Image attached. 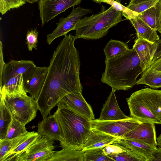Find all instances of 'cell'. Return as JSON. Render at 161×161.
Instances as JSON below:
<instances>
[{"mask_svg": "<svg viewBox=\"0 0 161 161\" xmlns=\"http://www.w3.org/2000/svg\"><path fill=\"white\" fill-rule=\"evenodd\" d=\"M64 36L52 55L44 83L36 100L43 119L66 95L82 93L79 54L74 45L77 38L70 34Z\"/></svg>", "mask_w": 161, "mask_h": 161, "instance_id": "cell-1", "label": "cell"}, {"mask_svg": "<svg viewBox=\"0 0 161 161\" xmlns=\"http://www.w3.org/2000/svg\"><path fill=\"white\" fill-rule=\"evenodd\" d=\"M105 63L101 81L115 91L132 88L136 84L138 77L143 72L139 57L133 48L116 58H105Z\"/></svg>", "mask_w": 161, "mask_h": 161, "instance_id": "cell-2", "label": "cell"}, {"mask_svg": "<svg viewBox=\"0 0 161 161\" xmlns=\"http://www.w3.org/2000/svg\"><path fill=\"white\" fill-rule=\"evenodd\" d=\"M54 114L59 123L64 141L62 148L82 150L90 133L91 120L59 102Z\"/></svg>", "mask_w": 161, "mask_h": 161, "instance_id": "cell-3", "label": "cell"}, {"mask_svg": "<svg viewBox=\"0 0 161 161\" xmlns=\"http://www.w3.org/2000/svg\"><path fill=\"white\" fill-rule=\"evenodd\" d=\"M130 117L142 122L161 124V90L147 88L126 99Z\"/></svg>", "mask_w": 161, "mask_h": 161, "instance_id": "cell-4", "label": "cell"}, {"mask_svg": "<svg viewBox=\"0 0 161 161\" xmlns=\"http://www.w3.org/2000/svg\"><path fill=\"white\" fill-rule=\"evenodd\" d=\"M122 12L112 6L106 9L102 6L101 11L89 17L85 16L77 24L74 30L77 38L97 39L105 36L108 30L123 20Z\"/></svg>", "mask_w": 161, "mask_h": 161, "instance_id": "cell-5", "label": "cell"}, {"mask_svg": "<svg viewBox=\"0 0 161 161\" xmlns=\"http://www.w3.org/2000/svg\"><path fill=\"white\" fill-rule=\"evenodd\" d=\"M27 93L25 89L13 95L0 93L13 117L25 125L35 118L38 110L36 100Z\"/></svg>", "mask_w": 161, "mask_h": 161, "instance_id": "cell-6", "label": "cell"}, {"mask_svg": "<svg viewBox=\"0 0 161 161\" xmlns=\"http://www.w3.org/2000/svg\"><path fill=\"white\" fill-rule=\"evenodd\" d=\"M92 129L121 137L142 122L132 117L121 120H91Z\"/></svg>", "mask_w": 161, "mask_h": 161, "instance_id": "cell-7", "label": "cell"}, {"mask_svg": "<svg viewBox=\"0 0 161 161\" xmlns=\"http://www.w3.org/2000/svg\"><path fill=\"white\" fill-rule=\"evenodd\" d=\"M133 48L139 57L144 71L161 57V39L151 42L137 38Z\"/></svg>", "mask_w": 161, "mask_h": 161, "instance_id": "cell-8", "label": "cell"}, {"mask_svg": "<svg viewBox=\"0 0 161 161\" xmlns=\"http://www.w3.org/2000/svg\"><path fill=\"white\" fill-rule=\"evenodd\" d=\"M54 141L40 136L25 150L17 161H47L56 151Z\"/></svg>", "mask_w": 161, "mask_h": 161, "instance_id": "cell-9", "label": "cell"}, {"mask_svg": "<svg viewBox=\"0 0 161 161\" xmlns=\"http://www.w3.org/2000/svg\"><path fill=\"white\" fill-rule=\"evenodd\" d=\"M73 7L70 14L66 18L62 17L56 23L57 26L54 31L47 36V41L49 45L56 38L65 36L69 31L74 30L78 22L84 16L91 13L92 10L86 9L79 6L76 8Z\"/></svg>", "mask_w": 161, "mask_h": 161, "instance_id": "cell-10", "label": "cell"}, {"mask_svg": "<svg viewBox=\"0 0 161 161\" xmlns=\"http://www.w3.org/2000/svg\"><path fill=\"white\" fill-rule=\"evenodd\" d=\"M36 66L30 60H11L5 63L0 76V87L8 80L16 75H23L24 83H25L32 75Z\"/></svg>", "mask_w": 161, "mask_h": 161, "instance_id": "cell-11", "label": "cell"}, {"mask_svg": "<svg viewBox=\"0 0 161 161\" xmlns=\"http://www.w3.org/2000/svg\"><path fill=\"white\" fill-rule=\"evenodd\" d=\"M81 0H39L38 3L42 27L66 9L80 4Z\"/></svg>", "mask_w": 161, "mask_h": 161, "instance_id": "cell-12", "label": "cell"}, {"mask_svg": "<svg viewBox=\"0 0 161 161\" xmlns=\"http://www.w3.org/2000/svg\"><path fill=\"white\" fill-rule=\"evenodd\" d=\"M121 137L136 140L153 147L158 146L155 124L152 123L142 122Z\"/></svg>", "mask_w": 161, "mask_h": 161, "instance_id": "cell-13", "label": "cell"}, {"mask_svg": "<svg viewBox=\"0 0 161 161\" xmlns=\"http://www.w3.org/2000/svg\"><path fill=\"white\" fill-rule=\"evenodd\" d=\"M59 102L91 120L95 119L92 109L81 93H69L64 97Z\"/></svg>", "mask_w": 161, "mask_h": 161, "instance_id": "cell-14", "label": "cell"}, {"mask_svg": "<svg viewBox=\"0 0 161 161\" xmlns=\"http://www.w3.org/2000/svg\"><path fill=\"white\" fill-rule=\"evenodd\" d=\"M40 136L37 132H28L14 139L12 146L0 161H17V158Z\"/></svg>", "mask_w": 161, "mask_h": 161, "instance_id": "cell-15", "label": "cell"}, {"mask_svg": "<svg viewBox=\"0 0 161 161\" xmlns=\"http://www.w3.org/2000/svg\"><path fill=\"white\" fill-rule=\"evenodd\" d=\"M43 119L38 125L37 132L40 136L62 143L64 141L62 133L55 115H50Z\"/></svg>", "mask_w": 161, "mask_h": 161, "instance_id": "cell-16", "label": "cell"}, {"mask_svg": "<svg viewBox=\"0 0 161 161\" xmlns=\"http://www.w3.org/2000/svg\"><path fill=\"white\" fill-rule=\"evenodd\" d=\"M48 67H36L30 79L24 83L25 91L36 100L44 83Z\"/></svg>", "mask_w": 161, "mask_h": 161, "instance_id": "cell-17", "label": "cell"}, {"mask_svg": "<svg viewBox=\"0 0 161 161\" xmlns=\"http://www.w3.org/2000/svg\"><path fill=\"white\" fill-rule=\"evenodd\" d=\"M115 91L112 90L103 105L100 114V120H115L128 118L120 109L117 103Z\"/></svg>", "mask_w": 161, "mask_h": 161, "instance_id": "cell-18", "label": "cell"}, {"mask_svg": "<svg viewBox=\"0 0 161 161\" xmlns=\"http://www.w3.org/2000/svg\"><path fill=\"white\" fill-rule=\"evenodd\" d=\"M119 138L92 129L81 151L85 152L92 149L104 147L113 143Z\"/></svg>", "mask_w": 161, "mask_h": 161, "instance_id": "cell-19", "label": "cell"}, {"mask_svg": "<svg viewBox=\"0 0 161 161\" xmlns=\"http://www.w3.org/2000/svg\"><path fill=\"white\" fill-rule=\"evenodd\" d=\"M123 145L145 158L147 161H150L153 153L157 147L151 146L136 140L119 137L114 142Z\"/></svg>", "mask_w": 161, "mask_h": 161, "instance_id": "cell-20", "label": "cell"}, {"mask_svg": "<svg viewBox=\"0 0 161 161\" xmlns=\"http://www.w3.org/2000/svg\"><path fill=\"white\" fill-rule=\"evenodd\" d=\"M138 16L152 28L158 31L161 26V0Z\"/></svg>", "mask_w": 161, "mask_h": 161, "instance_id": "cell-21", "label": "cell"}, {"mask_svg": "<svg viewBox=\"0 0 161 161\" xmlns=\"http://www.w3.org/2000/svg\"><path fill=\"white\" fill-rule=\"evenodd\" d=\"M129 20L136 31L138 38H141L151 42H154L159 39L157 31L150 27L138 15Z\"/></svg>", "mask_w": 161, "mask_h": 161, "instance_id": "cell-22", "label": "cell"}, {"mask_svg": "<svg viewBox=\"0 0 161 161\" xmlns=\"http://www.w3.org/2000/svg\"><path fill=\"white\" fill-rule=\"evenodd\" d=\"M84 152L81 150L62 148L56 151L47 161H84Z\"/></svg>", "mask_w": 161, "mask_h": 161, "instance_id": "cell-23", "label": "cell"}, {"mask_svg": "<svg viewBox=\"0 0 161 161\" xmlns=\"http://www.w3.org/2000/svg\"><path fill=\"white\" fill-rule=\"evenodd\" d=\"M136 84L146 85L154 89L161 88V71L148 68L143 72Z\"/></svg>", "mask_w": 161, "mask_h": 161, "instance_id": "cell-24", "label": "cell"}, {"mask_svg": "<svg viewBox=\"0 0 161 161\" xmlns=\"http://www.w3.org/2000/svg\"><path fill=\"white\" fill-rule=\"evenodd\" d=\"M130 49L128 44L119 40L111 39L103 49L106 59H110L125 53Z\"/></svg>", "mask_w": 161, "mask_h": 161, "instance_id": "cell-25", "label": "cell"}, {"mask_svg": "<svg viewBox=\"0 0 161 161\" xmlns=\"http://www.w3.org/2000/svg\"><path fill=\"white\" fill-rule=\"evenodd\" d=\"M0 140L5 139L9 127L12 120V114L6 107L3 97L0 96Z\"/></svg>", "mask_w": 161, "mask_h": 161, "instance_id": "cell-26", "label": "cell"}, {"mask_svg": "<svg viewBox=\"0 0 161 161\" xmlns=\"http://www.w3.org/2000/svg\"><path fill=\"white\" fill-rule=\"evenodd\" d=\"M24 89L23 75L19 74L11 79L0 87V93L7 95H13Z\"/></svg>", "mask_w": 161, "mask_h": 161, "instance_id": "cell-27", "label": "cell"}, {"mask_svg": "<svg viewBox=\"0 0 161 161\" xmlns=\"http://www.w3.org/2000/svg\"><path fill=\"white\" fill-rule=\"evenodd\" d=\"M25 125L13 117L5 139H13L26 134L28 131L26 130Z\"/></svg>", "mask_w": 161, "mask_h": 161, "instance_id": "cell-28", "label": "cell"}, {"mask_svg": "<svg viewBox=\"0 0 161 161\" xmlns=\"http://www.w3.org/2000/svg\"><path fill=\"white\" fill-rule=\"evenodd\" d=\"M104 147L92 149L84 152V161H111L113 159L104 154Z\"/></svg>", "mask_w": 161, "mask_h": 161, "instance_id": "cell-29", "label": "cell"}, {"mask_svg": "<svg viewBox=\"0 0 161 161\" xmlns=\"http://www.w3.org/2000/svg\"><path fill=\"white\" fill-rule=\"evenodd\" d=\"M114 161H147L144 158L136 154L130 149L118 154L108 155Z\"/></svg>", "mask_w": 161, "mask_h": 161, "instance_id": "cell-30", "label": "cell"}, {"mask_svg": "<svg viewBox=\"0 0 161 161\" xmlns=\"http://www.w3.org/2000/svg\"><path fill=\"white\" fill-rule=\"evenodd\" d=\"M25 3L22 0H0V12L3 15L10 9L19 8Z\"/></svg>", "mask_w": 161, "mask_h": 161, "instance_id": "cell-31", "label": "cell"}, {"mask_svg": "<svg viewBox=\"0 0 161 161\" xmlns=\"http://www.w3.org/2000/svg\"><path fill=\"white\" fill-rule=\"evenodd\" d=\"M117 11L122 12L123 16L129 20L137 15L139 13L134 12L121 4L119 0H110L108 3Z\"/></svg>", "mask_w": 161, "mask_h": 161, "instance_id": "cell-32", "label": "cell"}, {"mask_svg": "<svg viewBox=\"0 0 161 161\" xmlns=\"http://www.w3.org/2000/svg\"><path fill=\"white\" fill-rule=\"evenodd\" d=\"M38 34V32L36 29H31L27 31L26 34V44L27 45L29 51L32 52L33 49H36Z\"/></svg>", "mask_w": 161, "mask_h": 161, "instance_id": "cell-33", "label": "cell"}, {"mask_svg": "<svg viewBox=\"0 0 161 161\" xmlns=\"http://www.w3.org/2000/svg\"><path fill=\"white\" fill-rule=\"evenodd\" d=\"M159 0H151L143 1L135 4H129L127 7L130 10L139 14L153 6Z\"/></svg>", "mask_w": 161, "mask_h": 161, "instance_id": "cell-34", "label": "cell"}, {"mask_svg": "<svg viewBox=\"0 0 161 161\" xmlns=\"http://www.w3.org/2000/svg\"><path fill=\"white\" fill-rule=\"evenodd\" d=\"M128 149L125 146L114 142L104 147L103 151L105 154L111 155L118 154L126 151Z\"/></svg>", "mask_w": 161, "mask_h": 161, "instance_id": "cell-35", "label": "cell"}, {"mask_svg": "<svg viewBox=\"0 0 161 161\" xmlns=\"http://www.w3.org/2000/svg\"><path fill=\"white\" fill-rule=\"evenodd\" d=\"M14 139V138L0 140V160L3 157L11 148Z\"/></svg>", "mask_w": 161, "mask_h": 161, "instance_id": "cell-36", "label": "cell"}, {"mask_svg": "<svg viewBox=\"0 0 161 161\" xmlns=\"http://www.w3.org/2000/svg\"><path fill=\"white\" fill-rule=\"evenodd\" d=\"M150 161H161V147H157L152 153Z\"/></svg>", "mask_w": 161, "mask_h": 161, "instance_id": "cell-37", "label": "cell"}, {"mask_svg": "<svg viewBox=\"0 0 161 161\" xmlns=\"http://www.w3.org/2000/svg\"><path fill=\"white\" fill-rule=\"evenodd\" d=\"M149 68L161 71V57L153 63Z\"/></svg>", "mask_w": 161, "mask_h": 161, "instance_id": "cell-38", "label": "cell"}, {"mask_svg": "<svg viewBox=\"0 0 161 161\" xmlns=\"http://www.w3.org/2000/svg\"><path fill=\"white\" fill-rule=\"evenodd\" d=\"M151 0H131L129 4H136L143 1H149Z\"/></svg>", "mask_w": 161, "mask_h": 161, "instance_id": "cell-39", "label": "cell"}, {"mask_svg": "<svg viewBox=\"0 0 161 161\" xmlns=\"http://www.w3.org/2000/svg\"><path fill=\"white\" fill-rule=\"evenodd\" d=\"M96 3H104L108 4L110 0H92Z\"/></svg>", "mask_w": 161, "mask_h": 161, "instance_id": "cell-40", "label": "cell"}, {"mask_svg": "<svg viewBox=\"0 0 161 161\" xmlns=\"http://www.w3.org/2000/svg\"><path fill=\"white\" fill-rule=\"evenodd\" d=\"M158 145L161 147V134L157 138Z\"/></svg>", "mask_w": 161, "mask_h": 161, "instance_id": "cell-41", "label": "cell"}, {"mask_svg": "<svg viewBox=\"0 0 161 161\" xmlns=\"http://www.w3.org/2000/svg\"><path fill=\"white\" fill-rule=\"evenodd\" d=\"M23 1L30 3H33L35 2H39V0H22Z\"/></svg>", "mask_w": 161, "mask_h": 161, "instance_id": "cell-42", "label": "cell"}, {"mask_svg": "<svg viewBox=\"0 0 161 161\" xmlns=\"http://www.w3.org/2000/svg\"><path fill=\"white\" fill-rule=\"evenodd\" d=\"M158 31L160 33L161 35V26L160 29Z\"/></svg>", "mask_w": 161, "mask_h": 161, "instance_id": "cell-43", "label": "cell"}]
</instances>
